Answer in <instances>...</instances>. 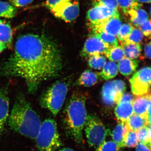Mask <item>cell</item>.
Returning <instances> with one entry per match:
<instances>
[{"instance_id":"4","label":"cell","mask_w":151,"mask_h":151,"mask_svg":"<svg viewBox=\"0 0 151 151\" xmlns=\"http://www.w3.org/2000/svg\"><path fill=\"white\" fill-rule=\"evenodd\" d=\"M35 140L39 151H56L60 147L62 143L55 121L48 119L42 122Z\"/></svg>"},{"instance_id":"25","label":"cell","mask_w":151,"mask_h":151,"mask_svg":"<svg viewBox=\"0 0 151 151\" xmlns=\"http://www.w3.org/2000/svg\"><path fill=\"white\" fill-rule=\"evenodd\" d=\"M92 34L99 38L109 48L118 45V39L115 36L111 35L103 32H92Z\"/></svg>"},{"instance_id":"38","label":"cell","mask_w":151,"mask_h":151,"mask_svg":"<svg viewBox=\"0 0 151 151\" xmlns=\"http://www.w3.org/2000/svg\"><path fill=\"white\" fill-rule=\"evenodd\" d=\"M33 0H16L12 1L14 6L17 7H23L32 2Z\"/></svg>"},{"instance_id":"16","label":"cell","mask_w":151,"mask_h":151,"mask_svg":"<svg viewBox=\"0 0 151 151\" xmlns=\"http://www.w3.org/2000/svg\"><path fill=\"white\" fill-rule=\"evenodd\" d=\"M138 60L124 57L119 61L118 69L120 73L125 76H129L134 73L138 66Z\"/></svg>"},{"instance_id":"10","label":"cell","mask_w":151,"mask_h":151,"mask_svg":"<svg viewBox=\"0 0 151 151\" xmlns=\"http://www.w3.org/2000/svg\"><path fill=\"white\" fill-rule=\"evenodd\" d=\"M57 17L66 22H70L76 19L79 13L78 0H67L51 11Z\"/></svg>"},{"instance_id":"28","label":"cell","mask_w":151,"mask_h":151,"mask_svg":"<svg viewBox=\"0 0 151 151\" xmlns=\"http://www.w3.org/2000/svg\"><path fill=\"white\" fill-rule=\"evenodd\" d=\"M106 62V58L102 55H94L89 57L88 59L89 66L96 70H101L103 69Z\"/></svg>"},{"instance_id":"27","label":"cell","mask_w":151,"mask_h":151,"mask_svg":"<svg viewBox=\"0 0 151 151\" xmlns=\"http://www.w3.org/2000/svg\"><path fill=\"white\" fill-rule=\"evenodd\" d=\"M118 7L124 13L126 14L133 9L140 8L141 5L138 4L136 0H117Z\"/></svg>"},{"instance_id":"19","label":"cell","mask_w":151,"mask_h":151,"mask_svg":"<svg viewBox=\"0 0 151 151\" xmlns=\"http://www.w3.org/2000/svg\"><path fill=\"white\" fill-rule=\"evenodd\" d=\"M126 14L129 17L131 23L136 27L139 26L147 20V14L140 8L131 10Z\"/></svg>"},{"instance_id":"8","label":"cell","mask_w":151,"mask_h":151,"mask_svg":"<svg viewBox=\"0 0 151 151\" xmlns=\"http://www.w3.org/2000/svg\"><path fill=\"white\" fill-rule=\"evenodd\" d=\"M132 93L137 96L148 94L151 87V67L143 68L130 79Z\"/></svg>"},{"instance_id":"40","label":"cell","mask_w":151,"mask_h":151,"mask_svg":"<svg viewBox=\"0 0 151 151\" xmlns=\"http://www.w3.org/2000/svg\"><path fill=\"white\" fill-rule=\"evenodd\" d=\"M145 53L148 58H151V42L147 44L145 46Z\"/></svg>"},{"instance_id":"23","label":"cell","mask_w":151,"mask_h":151,"mask_svg":"<svg viewBox=\"0 0 151 151\" xmlns=\"http://www.w3.org/2000/svg\"><path fill=\"white\" fill-rule=\"evenodd\" d=\"M124 49L125 57L134 59L137 58L141 54V46L139 44H133L124 42L122 45Z\"/></svg>"},{"instance_id":"29","label":"cell","mask_w":151,"mask_h":151,"mask_svg":"<svg viewBox=\"0 0 151 151\" xmlns=\"http://www.w3.org/2000/svg\"><path fill=\"white\" fill-rule=\"evenodd\" d=\"M137 133L139 142L151 149V139L149 135L148 127L146 126L143 127L137 131Z\"/></svg>"},{"instance_id":"6","label":"cell","mask_w":151,"mask_h":151,"mask_svg":"<svg viewBox=\"0 0 151 151\" xmlns=\"http://www.w3.org/2000/svg\"><path fill=\"white\" fill-rule=\"evenodd\" d=\"M84 127L88 144L95 148L105 142L109 133L100 119L93 115L88 116Z\"/></svg>"},{"instance_id":"12","label":"cell","mask_w":151,"mask_h":151,"mask_svg":"<svg viewBox=\"0 0 151 151\" xmlns=\"http://www.w3.org/2000/svg\"><path fill=\"white\" fill-rule=\"evenodd\" d=\"M122 26V22L119 13L91 30L92 32H103L116 36L118 34Z\"/></svg>"},{"instance_id":"24","label":"cell","mask_w":151,"mask_h":151,"mask_svg":"<svg viewBox=\"0 0 151 151\" xmlns=\"http://www.w3.org/2000/svg\"><path fill=\"white\" fill-rule=\"evenodd\" d=\"M105 55L109 60L114 62H119L125 57L124 49L121 45L108 48Z\"/></svg>"},{"instance_id":"5","label":"cell","mask_w":151,"mask_h":151,"mask_svg":"<svg viewBox=\"0 0 151 151\" xmlns=\"http://www.w3.org/2000/svg\"><path fill=\"white\" fill-rule=\"evenodd\" d=\"M68 90V84L66 82L57 81L41 96V106L49 110L53 116H56L63 105Z\"/></svg>"},{"instance_id":"41","label":"cell","mask_w":151,"mask_h":151,"mask_svg":"<svg viewBox=\"0 0 151 151\" xmlns=\"http://www.w3.org/2000/svg\"><path fill=\"white\" fill-rule=\"evenodd\" d=\"M147 116L148 117L151 116V93L150 94V97H149V103L148 108Z\"/></svg>"},{"instance_id":"34","label":"cell","mask_w":151,"mask_h":151,"mask_svg":"<svg viewBox=\"0 0 151 151\" xmlns=\"http://www.w3.org/2000/svg\"><path fill=\"white\" fill-rule=\"evenodd\" d=\"M120 148L112 141L104 142L97 148L96 151H119Z\"/></svg>"},{"instance_id":"14","label":"cell","mask_w":151,"mask_h":151,"mask_svg":"<svg viewBox=\"0 0 151 151\" xmlns=\"http://www.w3.org/2000/svg\"><path fill=\"white\" fill-rule=\"evenodd\" d=\"M114 113L119 122L125 123L134 114L132 103H118L115 108Z\"/></svg>"},{"instance_id":"21","label":"cell","mask_w":151,"mask_h":151,"mask_svg":"<svg viewBox=\"0 0 151 151\" xmlns=\"http://www.w3.org/2000/svg\"><path fill=\"white\" fill-rule=\"evenodd\" d=\"M102 70L98 75L105 80H110L116 77L119 72L118 65L111 61L106 62Z\"/></svg>"},{"instance_id":"44","label":"cell","mask_w":151,"mask_h":151,"mask_svg":"<svg viewBox=\"0 0 151 151\" xmlns=\"http://www.w3.org/2000/svg\"><path fill=\"white\" fill-rule=\"evenodd\" d=\"M142 3H151V0H136Z\"/></svg>"},{"instance_id":"22","label":"cell","mask_w":151,"mask_h":151,"mask_svg":"<svg viewBox=\"0 0 151 151\" xmlns=\"http://www.w3.org/2000/svg\"><path fill=\"white\" fill-rule=\"evenodd\" d=\"M98 75L91 70H85L77 80V84L86 87L93 86L98 81Z\"/></svg>"},{"instance_id":"1","label":"cell","mask_w":151,"mask_h":151,"mask_svg":"<svg viewBox=\"0 0 151 151\" xmlns=\"http://www.w3.org/2000/svg\"><path fill=\"white\" fill-rule=\"evenodd\" d=\"M62 68L60 51L53 40L44 35L28 34L18 38L14 53L0 67V74L22 78L33 94L42 81L56 77Z\"/></svg>"},{"instance_id":"48","label":"cell","mask_w":151,"mask_h":151,"mask_svg":"<svg viewBox=\"0 0 151 151\" xmlns=\"http://www.w3.org/2000/svg\"><path fill=\"white\" fill-rule=\"evenodd\" d=\"M11 1H15L16 0H11Z\"/></svg>"},{"instance_id":"33","label":"cell","mask_w":151,"mask_h":151,"mask_svg":"<svg viewBox=\"0 0 151 151\" xmlns=\"http://www.w3.org/2000/svg\"><path fill=\"white\" fill-rule=\"evenodd\" d=\"M93 4L94 6H102L118 11L117 0H93Z\"/></svg>"},{"instance_id":"30","label":"cell","mask_w":151,"mask_h":151,"mask_svg":"<svg viewBox=\"0 0 151 151\" xmlns=\"http://www.w3.org/2000/svg\"><path fill=\"white\" fill-rule=\"evenodd\" d=\"M137 135V132L128 130L124 139L125 147L134 148L136 147L138 144Z\"/></svg>"},{"instance_id":"36","label":"cell","mask_w":151,"mask_h":151,"mask_svg":"<svg viewBox=\"0 0 151 151\" xmlns=\"http://www.w3.org/2000/svg\"><path fill=\"white\" fill-rule=\"evenodd\" d=\"M66 1L67 0H46L45 5L51 12Z\"/></svg>"},{"instance_id":"37","label":"cell","mask_w":151,"mask_h":151,"mask_svg":"<svg viewBox=\"0 0 151 151\" xmlns=\"http://www.w3.org/2000/svg\"><path fill=\"white\" fill-rule=\"evenodd\" d=\"M134 98L132 96V94L130 93H126L124 94L120 100L119 101V103H133L134 101Z\"/></svg>"},{"instance_id":"42","label":"cell","mask_w":151,"mask_h":151,"mask_svg":"<svg viewBox=\"0 0 151 151\" xmlns=\"http://www.w3.org/2000/svg\"><path fill=\"white\" fill-rule=\"evenodd\" d=\"M7 47L6 45L0 42V53L2 52L4 50H5Z\"/></svg>"},{"instance_id":"17","label":"cell","mask_w":151,"mask_h":151,"mask_svg":"<svg viewBox=\"0 0 151 151\" xmlns=\"http://www.w3.org/2000/svg\"><path fill=\"white\" fill-rule=\"evenodd\" d=\"M128 131L125 123L119 122L111 133L113 142L116 143L120 148L125 147L124 139Z\"/></svg>"},{"instance_id":"20","label":"cell","mask_w":151,"mask_h":151,"mask_svg":"<svg viewBox=\"0 0 151 151\" xmlns=\"http://www.w3.org/2000/svg\"><path fill=\"white\" fill-rule=\"evenodd\" d=\"M13 32L11 26L5 22L0 23V42L11 47L12 43Z\"/></svg>"},{"instance_id":"47","label":"cell","mask_w":151,"mask_h":151,"mask_svg":"<svg viewBox=\"0 0 151 151\" xmlns=\"http://www.w3.org/2000/svg\"><path fill=\"white\" fill-rule=\"evenodd\" d=\"M2 21H2L0 19V23Z\"/></svg>"},{"instance_id":"26","label":"cell","mask_w":151,"mask_h":151,"mask_svg":"<svg viewBox=\"0 0 151 151\" xmlns=\"http://www.w3.org/2000/svg\"><path fill=\"white\" fill-rule=\"evenodd\" d=\"M17 9L8 3L0 1V17L12 18L17 13Z\"/></svg>"},{"instance_id":"7","label":"cell","mask_w":151,"mask_h":151,"mask_svg":"<svg viewBox=\"0 0 151 151\" xmlns=\"http://www.w3.org/2000/svg\"><path fill=\"white\" fill-rule=\"evenodd\" d=\"M126 89V84L122 80L106 82L103 85L101 93L103 103L108 106L118 104Z\"/></svg>"},{"instance_id":"2","label":"cell","mask_w":151,"mask_h":151,"mask_svg":"<svg viewBox=\"0 0 151 151\" xmlns=\"http://www.w3.org/2000/svg\"><path fill=\"white\" fill-rule=\"evenodd\" d=\"M41 121L23 94L17 97L9 119L11 129L26 137L35 139Z\"/></svg>"},{"instance_id":"43","label":"cell","mask_w":151,"mask_h":151,"mask_svg":"<svg viewBox=\"0 0 151 151\" xmlns=\"http://www.w3.org/2000/svg\"><path fill=\"white\" fill-rule=\"evenodd\" d=\"M58 151H75L72 149L68 148H64L62 149H60Z\"/></svg>"},{"instance_id":"32","label":"cell","mask_w":151,"mask_h":151,"mask_svg":"<svg viewBox=\"0 0 151 151\" xmlns=\"http://www.w3.org/2000/svg\"><path fill=\"white\" fill-rule=\"evenodd\" d=\"M142 32L140 30L134 28L129 37L124 42L133 44H139L142 40Z\"/></svg>"},{"instance_id":"18","label":"cell","mask_w":151,"mask_h":151,"mask_svg":"<svg viewBox=\"0 0 151 151\" xmlns=\"http://www.w3.org/2000/svg\"><path fill=\"white\" fill-rule=\"evenodd\" d=\"M125 124L128 130L137 132L143 127L149 125L148 116H142L134 114Z\"/></svg>"},{"instance_id":"46","label":"cell","mask_w":151,"mask_h":151,"mask_svg":"<svg viewBox=\"0 0 151 151\" xmlns=\"http://www.w3.org/2000/svg\"><path fill=\"white\" fill-rule=\"evenodd\" d=\"M148 128L149 135H150V139H151V126H150Z\"/></svg>"},{"instance_id":"39","label":"cell","mask_w":151,"mask_h":151,"mask_svg":"<svg viewBox=\"0 0 151 151\" xmlns=\"http://www.w3.org/2000/svg\"><path fill=\"white\" fill-rule=\"evenodd\" d=\"M136 151H151V149L139 142L136 146Z\"/></svg>"},{"instance_id":"15","label":"cell","mask_w":151,"mask_h":151,"mask_svg":"<svg viewBox=\"0 0 151 151\" xmlns=\"http://www.w3.org/2000/svg\"><path fill=\"white\" fill-rule=\"evenodd\" d=\"M150 94H147L134 99L132 103L134 114L142 116H147Z\"/></svg>"},{"instance_id":"13","label":"cell","mask_w":151,"mask_h":151,"mask_svg":"<svg viewBox=\"0 0 151 151\" xmlns=\"http://www.w3.org/2000/svg\"><path fill=\"white\" fill-rule=\"evenodd\" d=\"M9 101L7 88L0 89V138L9 116Z\"/></svg>"},{"instance_id":"45","label":"cell","mask_w":151,"mask_h":151,"mask_svg":"<svg viewBox=\"0 0 151 151\" xmlns=\"http://www.w3.org/2000/svg\"><path fill=\"white\" fill-rule=\"evenodd\" d=\"M148 125L151 126V116L148 117Z\"/></svg>"},{"instance_id":"31","label":"cell","mask_w":151,"mask_h":151,"mask_svg":"<svg viewBox=\"0 0 151 151\" xmlns=\"http://www.w3.org/2000/svg\"><path fill=\"white\" fill-rule=\"evenodd\" d=\"M134 28L133 26L130 24H124L122 25L116 35L121 43L127 40Z\"/></svg>"},{"instance_id":"11","label":"cell","mask_w":151,"mask_h":151,"mask_svg":"<svg viewBox=\"0 0 151 151\" xmlns=\"http://www.w3.org/2000/svg\"><path fill=\"white\" fill-rule=\"evenodd\" d=\"M109 48L99 38L92 34L85 42L80 55L82 57L89 58L94 55H105Z\"/></svg>"},{"instance_id":"50","label":"cell","mask_w":151,"mask_h":151,"mask_svg":"<svg viewBox=\"0 0 151 151\" xmlns=\"http://www.w3.org/2000/svg\"></svg>"},{"instance_id":"49","label":"cell","mask_w":151,"mask_h":151,"mask_svg":"<svg viewBox=\"0 0 151 151\" xmlns=\"http://www.w3.org/2000/svg\"><path fill=\"white\" fill-rule=\"evenodd\" d=\"M150 142H151V139Z\"/></svg>"},{"instance_id":"3","label":"cell","mask_w":151,"mask_h":151,"mask_svg":"<svg viewBox=\"0 0 151 151\" xmlns=\"http://www.w3.org/2000/svg\"><path fill=\"white\" fill-rule=\"evenodd\" d=\"M86 97L80 92L71 95L65 110V123L68 132L78 144L83 142V130L86 120Z\"/></svg>"},{"instance_id":"35","label":"cell","mask_w":151,"mask_h":151,"mask_svg":"<svg viewBox=\"0 0 151 151\" xmlns=\"http://www.w3.org/2000/svg\"><path fill=\"white\" fill-rule=\"evenodd\" d=\"M142 32L144 34L146 37L149 39L151 38V22L150 21L147 20L142 24L139 26Z\"/></svg>"},{"instance_id":"9","label":"cell","mask_w":151,"mask_h":151,"mask_svg":"<svg viewBox=\"0 0 151 151\" xmlns=\"http://www.w3.org/2000/svg\"><path fill=\"white\" fill-rule=\"evenodd\" d=\"M119 13L118 11L105 7L94 6L87 12L86 17L87 22L89 27L92 29Z\"/></svg>"}]
</instances>
